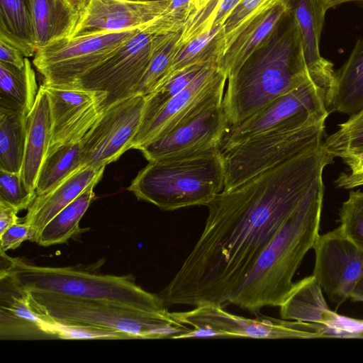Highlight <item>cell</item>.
I'll return each mask as SVG.
<instances>
[{
	"label": "cell",
	"mask_w": 363,
	"mask_h": 363,
	"mask_svg": "<svg viewBox=\"0 0 363 363\" xmlns=\"http://www.w3.org/2000/svg\"><path fill=\"white\" fill-rule=\"evenodd\" d=\"M330 109L350 117L363 109V38L357 41L348 60L335 72Z\"/></svg>",
	"instance_id": "obj_25"
},
{
	"label": "cell",
	"mask_w": 363,
	"mask_h": 363,
	"mask_svg": "<svg viewBox=\"0 0 363 363\" xmlns=\"http://www.w3.org/2000/svg\"><path fill=\"white\" fill-rule=\"evenodd\" d=\"M241 0H211L201 10L191 14L185 23L179 39L184 43L213 27L223 25Z\"/></svg>",
	"instance_id": "obj_34"
},
{
	"label": "cell",
	"mask_w": 363,
	"mask_h": 363,
	"mask_svg": "<svg viewBox=\"0 0 363 363\" xmlns=\"http://www.w3.org/2000/svg\"><path fill=\"white\" fill-rule=\"evenodd\" d=\"M104 169L105 167L82 166L50 191L36 196L23 219L30 226V241L35 242L44 226L90 184H98Z\"/></svg>",
	"instance_id": "obj_22"
},
{
	"label": "cell",
	"mask_w": 363,
	"mask_h": 363,
	"mask_svg": "<svg viewBox=\"0 0 363 363\" xmlns=\"http://www.w3.org/2000/svg\"><path fill=\"white\" fill-rule=\"evenodd\" d=\"M297 22L303 55L311 80L320 90L328 110L332 101L335 72L333 65L320 54L319 42L325 10L320 0H286Z\"/></svg>",
	"instance_id": "obj_19"
},
{
	"label": "cell",
	"mask_w": 363,
	"mask_h": 363,
	"mask_svg": "<svg viewBox=\"0 0 363 363\" xmlns=\"http://www.w3.org/2000/svg\"><path fill=\"white\" fill-rule=\"evenodd\" d=\"M308 79H311L299 28L289 10L274 30L227 78L222 104L229 124L241 122Z\"/></svg>",
	"instance_id": "obj_3"
},
{
	"label": "cell",
	"mask_w": 363,
	"mask_h": 363,
	"mask_svg": "<svg viewBox=\"0 0 363 363\" xmlns=\"http://www.w3.org/2000/svg\"><path fill=\"white\" fill-rule=\"evenodd\" d=\"M43 316V315H42ZM44 317L51 338L64 340H123L128 337L123 333L106 329L57 322Z\"/></svg>",
	"instance_id": "obj_36"
},
{
	"label": "cell",
	"mask_w": 363,
	"mask_h": 363,
	"mask_svg": "<svg viewBox=\"0 0 363 363\" xmlns=\"http://www.w3.org/2000/svg\"><path fill=\"white\" fill-rule=\"evenodd\" d=\"M146 1H162V0H146Z\"/></svg>",
	"instance_id": "obj_50"
},
{
	"label": "cell",
	"mask_w": 363,
	"mask_h": 363,
	"mask_svg": "<svg viewBox=\"0 0 363 363\" xmlns=\"http://www.w3.org/2000/svg\"><path fill=\"white\" fill-rule=\"evenodd\" d=\"M226 81L227 76L218 63L209 65L186 89L172 98L143 130L137 133L132 149L139 150L206 108L222 103Z\"/></svg>",
	"instance_id": "obj_13"
},
{
	"label": "cell",
	"mask_w": 363,
	"mask_h": 363,
	"mask_svg": "<svg viewBox=\"0 0 363 363\" xmlns=\"http://www.w3.org/2000/svg\"><path fill=\"white\" fill-rule=\"evenodd\" d=\"M36 50L57 40L69 38L80 13L67 0H27Z\"/></svg>",
	"instance_id": "obj_24"
},
{
	"label": "cell",
	"mask_w": 363,
	"mask_h": 363,
	"mask_svg": "<svg viewBox=\"0 0 363 363\" xmlns=\"http://www.w3.org/2000/svg\"><path fill=\"white\" fill-rule=\"evenodd\" d=\"M333 157L321 145L228 190L208 216L191 251L159 293L164 305L225 308L238 286Z\"/></svg>",
	"instance_id": "obj_1"
},
{
	"label": "cell",
	"mask_w": 363,
	"mask_h": 363,
	"mask_svg": "<svg viewBox=\"0 0 363 363\" xmlns=\"http://www.w3.org/2000/svg\"><path fill=\"white\" fill-rule=\"evenodd\" d=\"M0 280L1 339L51 338L47 331L45 319L32 308L28 291L7 277H0Z\"/></svg>",
	"instance_id": "obj_21"
},
{
	"label": "cell",
	"mask_w": 363,
	"mask_h": 363,
	"mask_svg": "<svg viewBox=\"0 0 363 363\" xmlns=\"http://www.w3.org/2000/svg\"><path fill=\"white\" fill-rule=\"evenodd\" d=\"M82 167L81 142L62 145L49 152L37 179L36 194H44Z\"/></svg>",
	"instance_id": "obj_31"
},
{
	"label": "cell",
	"mask_w": 363,
	"mask_h": 363,
	"mask_svg": "<svg viewBox=\"0 0 363 363\" xmlns=\"http://www.w3.org/2000/svg\"><path fill=\"white\" fill-rule=\"evenodd\" d=\"M52 126L49 96L42 84L38 89L34 106L27 115L26 147L21 176L29 190L35 191L40 167L50 147Z\"/></svg>",
	"instance_id": "obj_23"
},
{
	"label": "cell",
	"mask_w": 363,
	"mask_h": 363,
	"mask_svg": "<svg viewBox=\"0 0 363 363\" xmlns=\"http://www.w3.org/2000/svg\"><path fill=\"white\" fill-rule=\"evenodd\" d=\"M18 213L11 206L0 201V233L12 225L22 221L23 219L17 216Z\"/></svg>",
	"instance_id": "obj_44"
},
{
	"label": "cell",
	"mask_w": 363,
	"mask_h": 363,
	"mask_svg": "<svg viewBox=\"0 0 363 363\" xmlns=\"http://www.w3.org/2000/svg\"><path fill=\"white\" fill-rule=\"evenodd\" d=\"M213 63L218 64L217 62L198 63L175 71L171 73L153 92L146 96L142 123L138 132L143 130L172 98L186 89Z\"/></svg>",
	"instance_id": "obj_32"
},
{
	"label": "cell",
	"mask_w": 363,
	"mask_h": 363,
	"mask_svg": "<svg viewBox=\"0 0 363 363\" xmlns=\"http://www.w3.org/2000/svg\"><path fill=\"white\" fill-rule=\"evenodd\" d=\"M322 146L334 157L363 150V109L340 124L338 130L323 141Z\"/></svg>",
	"instance_id": "obj_35"
},
{
	"label": "cell",
	"mask_w": 363,
	"mask_h": 363,
	"mask_svg": "<svg viewBox=\"0 0 363 363\" xmlns=\"http://www.w3.org/2000/svg\"><path fill=\"white\" fill-rule=\"evenodd\" d=\"M230 125L222 103L203 111L185 123L139 149L148 161L220 151Z\"/></svg>",
	"instance_id": "obj_15"
},
{
	"label": "cell",
	"mask_w": 363,
	"mask_h": 363,
	"mask_svg": "<svg viewBox=\"0 0 363 363\" xmlns=\"http://www.w3.org/2000/svg\"><path fill=\"white\" fill-rule=\"evenodd\" d=\"M352 301L363 302V274L356 282L350 295Z\"/></svg>",
	"instance_id": "obj_45"
},
{
	"label": "cell",
	"mask_w": 363,
	"mask_h": 363,
	"mask_svg": "<svg viewBox=\"0 0 363 363\" xmlns=\"http://www.w3.org/2000/svg\"><path fill=\"white\" fill-rule=\"evenodd\" d=\"M0 277L26 291H41L77 298L116 303L153 312L167 310L158 294L148 292L132 274H101L99 267H43L1 252Z\"/></svg>",
	"instance_id": "obj_4"
},
{
	"label": "cell",
	"mask_w": 363,
	"mask_h": 363,
	"mask_svg": "<svg viewBox=\"0 0 363 363\" xmlns=\"http://www.w3.org/2000/svg\"><path fill=\"white\" fill-rule=\"evenodd\" d=\"M43 85L53 123L49 153L62 145L81 142L104 111L108 94L80 86Z\"/></svg>",
	"instance_id": "obj_16"
},
{
	"label": "cell",
	"mask_w": 363,
	"mask_h": 363,
	"mask_svg": "<svg viewBox=\"0 0 363 363\" xmlns=\"http://www.w3.org/2000/svg\"><path fill=\"white\" fill-rule=\"evenodd\" d=\"M27 291L32 308L40 315L60 323L116 331L128 339L178 340L191 330L168 310L147 311L47 291Z\"/></svg>",
	"instance_id": "obj_6"
},
{
	"label": "cell",
	"mask_w": 363,
	"mask_h": 363,
	"mask_svg": "<svg viewBox=\"0 0 363 363\" xmlns=\"http://www.w3.org/2000/svg\"><path fill=\"white\" fill-rule=\"evenodd\" d=\"M157 35L147 25L84 75L75 86L106 91V106L135 94L150 61Z\"/></svg>",
	"instance_id": "obj_12"
},
{
	"label": "cell",
	"mask_w": 363,
	"mask_h": 363,
	"mask_svg": "<svg viewBox=\"0 0 363 363\" xmlns=\"http://www.w3.org/2000/svg\"><path fill=\"white\" fill-rule=\"evenodd\" d=\"M313 249V275L330 301L339 306L350 298L363 274V247L348 238L339 226L319 235Z\"/></svg>",
	"instance_id": "obj_14"
},
{
	"label": "cell",
	"mask_w": 363,
	"mask_h": 363,
	"mask_svg": "<svg viewBox=\"0 0 363 363\" xmlns=\"http://www.w3.org/2000/svg\"><path fill=\"white\" fill-rule=\"evenodd\" d=\"M325 121H311L264 132L220 152L225 172L223 190L323 143Z\"/></svg>",
	"instance_id": "obj_7"
},
{
	"label": "cell",
	"mask_w": 363,
	"mask_h": 363,
	"mask_svg": "<svg viewBox=\"0 0 363 363\" xmlns=\"http://www.w3.org/2000/svg\"><path fill=\"white\" fill-rule=\"evenodd\" d=\"M224 48L223 25L214 26L184 43H178V50L174 56L169 74L198 63L217 62L220 67Z\"/></svg>",
	"instance_id": "obj_30"
},
{
	"label": "cell",
	"mask_w": 363,
	"mask_h": 363,
	"mask_svg": "<svg viewBox=\"0 0 363 363\" xmlns=\"http://www.w3.org/2000/svg\"><path fill=\"white\" fill-rule=\"evenodd\" d=\"M142 28L63 38L38 48L33 62L43 77V84L75 86Z\"/></svg>",
	"instance_id": "obj_9"
},
{
	"label": "cell",
	"mask_w": 363,
	"mask_h": 363,
	"mask_svg": "<svg viewBox=\"0 0 363 363\" xmlns=\"http://www.w3.org/2000/svg\"><path fill=\"white\" fill-rule=\"evenodd\" d=\"M192 13L193 0H170L163 13L147 26L157 35L181 32Z\"/></svg>",
	"instance_id": "obj_39"
},
{
	"label": "cell",
	"mask_w": 363,
	"mask_h": 363,
	"mask_svg": "<svg viewBox=\"0 0 363 363\" xmlns=\"http://www.w3.org/2000/svg\"><path fill=\"white\" fill-rule=\"evenodd\" d=\"M31 240L30 226L23 220L0 233V252L15 250L24 241Z\"/></svg>",
	"instance_id": "obj_42"
},
{
	"label": "cell",
	"mask_w": 363,
	"mask_h": 363,
	"mask_svg": "<svg viewBox=\"0 0 363 363\" xmlns=\"http://www.w3.org/2000/svg\"><path fill=\"white\" fill-rule=\"evenodd\" d=\"M26 57L15 46L0 38V62L21 68Z\"/></svg>",
	"instance_id": "obj_43"
},
{
	"label": "cell",
	"mask_w": 363,
	"mask_h": 363,
	"mask_svg": "<svg viewBox=\"0 0 363 363\" xmlns=\"http://www.w3.org/2000/svg\"><path fill=\"white\" fill-rule=\"evenodd\" d=\"M26 126V113L0 108V170L21 173Z\"/></svg>",
	"instance_id": "obj_29"
},
{
	"label": "cell",
	"mask_w": 363,
	"mask_h": 363,
	"mask_svg": "<svg viewBox=\"0 0 363 363\" xmlns=\"http://www.w3.org/2000/svg\"><path fill=\"white\" fill-rule=\"evenodd\" d=\"M279 308L283 319L323 325L330 329L335 338L363 339V320L332 311L313 274L294 283Z\"/></svg>",
	"instance_id": "obj_17"
},
{
	"label": "cell",
	"mask_w": 363,
	"mask_h": 363,
	"mask_svg": "<svg viewBox=\"0 0 363 363\" xmlns=\"http://www.w3.org/2000/svg\"><path fill=\"white\" fill-rule=\"evenodd\" d=\"M339 157L348 167L346 172L340 173L335 181L337 187L350 189L363 186V150L349 151Z\"/></svg>",
	"instance_id": "obj_40"
},
{
	"label": "cell",
	"mask_w": 363,
	"mask_h": 363,
	"mask_svg": "<svg viewBox=\"0 0 363 363\" xmlns=\"http://www.w3.org/2000/svg\"><path fill=\"white\" fill-rule=\"evenodd\" d=\"M320 1L326 11L330 8L335 7L340 4L350 1H359L363 4V0H320Z\"/></svg>",
	"instance_id": "obj_46"
},
{
	"label": "cell",
	"mask_w": 363,
	"mask_h": 363,
	"mask_svg": "<svg viewBox=\"0 0 363 363\" xmlns=\"http://www.w3.org/2000/svg\"><path fill=\"white\" fill-rule=\"evenodd\" d=\"M220 151L149 161L128 189L164 211L206 206L224 189Z\"/></svg>",
	"instance_id": "obj_5"
},
{
	"label": "cell",
	"mask_w": 363,
	"mask_h": 363,
	"mask_svg": "<svg viewBox=\"0 0 363 363\" xmlns=\"http://www.w3.org/2000/svg\"><path fill=\"white\" fill-rule=\"evenodd\" d=\"M329 114L323 94L311 79L275 98L241 122L230 125L220 151L260 133L325 121Z\"/></svg>",
	"instance_id": "obj_10"
},
{
	"label": "cell",
	"mask_w": 363,
	"mask_h": 363,
	"mask_svg": "<svg viewBox=\"0 0 363 363\" xmlns=\"http://www.w3.org/2000/svg\"><path fill=\"white\" fill-rule=\"evenodd\" d=\"M323 194L320 177L260 253L228 305L255 315L264 307L281 306L294 284L295 273L319 235Z\"/></svg>",
	"instance_id": "obj_2"
},
{
	"label": "cell",
	"mask_w": 363,
	"mask_h": 363,
	"mask_svg": "<svg viewBox=\"0 0 363 363\" xmlns=\"http://www.w3.org/2000/svg\"><path fill=\"white\" fill-rule=\"evenodd\" d=\"M211 1V0H193V13L191 14L201 10Z\"/></svg>",
	"instance_id": "obj_48"
},
{
	"label": "cell",
	"mask_w": 363,
	"mask_h": 363,
	"mask_svg": "<svg viewBox=\"0 0 363 363\" xmlns=\"http://www.w3.org/2000/svg\"><path fill=\"white\" fill-rule=\"evenodd\" d=\"M38 89L35 72L27 57L21 68L0 62V108L28 115L34 106Z\"/></svg>",
	"instance_id": "obj_26"
},
{
	"label": "cell",
	"mask_w": 363,
	"mask_h": 363,
	"mask_svg": "<svg viewBox=\"0 0 363 363\" xmlns=\"http://www.w3.org/2000/svg\"><path fill=\"white\" fill-rule=\"evenodd\" d=\"M174 318L191 330L181 339L192 337H251L257 339H311L326 337L320 324L262 315L245 318L214 304H203L183 312H172Z\"/></svg>",
	"instance_id": "obj_8"
},
{
	"label": "cell",
	"mask_w": 363,
	"mask_h": 363,
	"mask_svg": "<svg viewBox=\"0 0 363 363\" xmlns=\"http://www.w3.org/2000/svg\"><path fill=\"white\" fill-rule=\"evenodd\" d=\"M289 10L286 0H273L225 36V48L220 68L227 78L274 30Z\"/></svg>",
	"instance_id": "obj_20"
},
{
	"label": "cell",
	"mask_w": 363,
	"mask_h": 363,
	"mask_svg": "<svg viewBox=\"0 0 363 363\" xmlns=\"http://www.w3.org/2000/svg\"><path fill=\"white\" fill-rule=\"evenodd\" d=\"M170 0H91L69 38L141 28L161 16Z\"/></svg>",
	"instance_id": "obj_18"
},
{
	"label": "cell",
	"mask_w": 363,
	"mask_h": 363,
	"mask_svg": "<svg viewBox=\"0 0 363 363\" xmlns=\"http://www.w3.org/2000/svg\"><path fill=\"white\" fill-rule=\"evenodd\" d=\"M96 184H90L74 201L57 213L40 230L35 242L44 247L62 244L86 231V229L80 228L79 222L95 199L94 188Z\"/></svg>",
	"instance_id": "obj_27"
},
{
	"label": "cell",
	"mask_w": 363,
	"mask_h": 363,
	"mask_svg": "<svg viewBox=\"0 0 363 363\" xmlns=\"http://www.w3.org/2000/svg\"><path fill=\"white\" fill-rule=\"evenodd\" d=\"M145 101V96L135 94L105 107L81 141L82 166L106 167L132 148Z\"/></svg>",
	"instance_id": "obj_11"
},
{
	"label": "cell",
	"mask_w": 363,
	"mask_h": 363,
	"mask_svg": "<svg viewBox=\"0 0 363 363\" xmlns=\"http://www.w3.org/2000/svg\"><path fill=\"white\" fill-rule=\"evenodd\" d=\"M0 38L17 48L25 57L36 48L27 0H0Z\"/></svg>",
	"instance_id": "obj_28"
},
{
	"label": "cell",
	"mask_w": 363,
	"mask_h": 363,
	"mask_svg": "<svg viewBox=\"0 0 363 363\" xmlns=\"http://www.w3.org/2000/svg\"><path fill=\"white\" fill-rule=\"evenodd\" d=\"M181 33H169L156 36L150 61L138 86L136 94L145 96L150 94L168 77L178 50Z\"/></svg>",
	"instance_id": "obj_33"
},
{
	"label": "cell",
	"mask_w": 363,
	"mask_h": 363,
	"mask_svg": "<svg viewBox=\"0 0 363 363\" xmlns=\"http://www.w3.org/2000/svg\"><path fill=\"white\" fill-rule=\"evenodd\" d=\"M340 228L356 244L363 247V192L350 191L339 211Z\"/></svg>",
	"instance_id": "obj_37"
},
{
	"label": "cell",
	"mask_w": 363,
	"mask_h": 363,
	"mask_svg": "<svg viewBox=\"0 0 363 363\" xmlns=\"http://www.w3.org/2000/svg\"><path fill=\"white\" fill-rule=\"evenodd\" d=\"M273 0H241L223 24L225 36L233 32L245 19Z\"/></svg>",
	"instance_id": "obj_41"
},
{
	"label": "cell",
	"mask_w": 363,
	"mask_h": 363,
	"mask_svg": "<svg viewBox=\"0 0 363 363\" xmlns=\"http://www.w3.org/2000/svg\"><path fill=\"white\" fill-rule=\"evenodd\" d=\"M125 1H145L146 0H125Z\"/></svg>",
	"instance_id": "obj_49"
},
{
	"label": "cell",
	"mask_w": 363,
	"mask_h": 363,
	"mask_svg": "<svg viewBox=\"0 0 363 363\" xmlns=\"http://www.w3.org/2000/svg\"><path fill=\"white\" fill-rule=\"evenodd\" d=\"M80 14L84 11L91 0H67Z\"/></svg>",
	"instance_id": "obj_47"
},
{
	"label": "cell",
	"mask_w": 363,
	"mask_h": 363,
	"mask_svg": "<svg viewBox=\"0 0 363 363\" xmlns=\"http://www.w3.org/2000/svg\"><path fill=\"white\" fill-rule=\"evenodd\" d=\"M37 194L29 190L23 183L21 173L0 170V201L18 212L28 209Z\"/></svg>",
	"instance_id": "obj_38"
}]
</instances>
